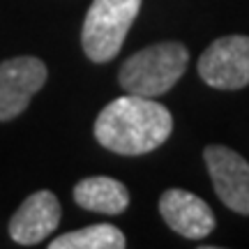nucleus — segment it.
<instances>
[{
    "mask_svg": "<svg viewBox=\"0 0 249 249\" xmlns=\"http://www.w3.org/2000/svg\"><path fill=\"white\" fill-rule=\"evenodd\" d=\"M173 118L152 97L124 95L113 99L95 120V139L102 148L118 155H145L166 143Z\"/></svg>",
    "mask_w": 249,
    "mask_h": 249,
    "instance_id": "nucleus-1",
    "label": "nucleus"
},
{
    "mask_svg": "<svg viewBox=\"0 0 249 249\" xmlns=\"http://www.w3.org/2000/svg\"><path fill=\"white\" fill-rule=\"evenodd\" d=\"M189 53L180 42H160L136 51L123 62L118 81L127 92L141 97H160L169 92L185 74Z\"/></svg>",
    "mask_w": 249,
    "mask_h": 249,
    "instance_id": "nucleus-2",
    "label": "nucleus"
},
{
    "mask_svg": "<svg viewBox=\"0 0 249 249\" xmlns=\"http://www.w3.org/2000/svg\"><path fill=\"white\" fill-rule=\"evenodd\" d=\"M141 9V0H92L81 44L92 62H108L123 49V42Z\"/></svg>",
    "mask_w": 249,
    "mask_h": 249,
    "instance_id": "nucleus-3",
    "label": "nucleus"
},
{
    "mask_svg": "<svg viewBox=\"0 0 249 249\" xmlns=\"http://www.w3.org/2000/svg\"><path fill=\"white\" fill-rule=\"evenodd\" d=\"M198 76L217 90H240L249 83V37L214 39L198 58Z\"/></svg>",
    "mask_w": 249,
    "mask_h": 249,
    "instance_id": "nucleus-4",
    "label": "nucleus"
},
{
    "mask_svg": "<svg viewBox=\"0 0 249 249\" xmlns=\"http://www.w3.org/2000/svg\"><path fill=\"white\" fill-rule=\"evenodd\" d=\"M46 65L33 55L0 62V120L21 116L46 83Z\"/></svg>",
    "mask_w": 249,
    "mask_h": 249,
    "instance_id": "nucleus-5",
    "label": "nucleus"
},
{
    "mask_svg": "<svg viewBox=\"0 0 249 249\" xmlns=\"http://www.w3.org/2000/svg\"><path fill=\"white\" fill-rule=\"evenodd\" d=\"M203 160L213 178L214 192L226 208L233 213L249 214V164L231 148L210 145L205 148Z\"/></svg>",
    "mask_w": 249,
    "mask_h": 249,
    "instance_id": "nucleus-6",
    "label": "nucleus"
},
{
    "mask_svg": "<svg viewBox=\"0 0 249 249\" xmlns=\"http://www.w3.org/2000/svg\"><path fill=\"white\" fill-rule=\"evenodd\" d=\"M60 224V201L53 192L42 189L30 194L9 219V235L18 245H39Z\"/></svg>",
    "mask_w": 249,
    "mask_h": 249,
    "instance_id": "nucleus-7",
    "label": "nucleus"
},
{
    "mask_svg": "<svg viewBox=\"0 0 249 249\" xmlns=\"http://www.w3.org/2000/svg\"><path fill=\"white\" fill-rule=\"evenodd\" d=\"M160 213L173 231L189 240H203L214 229L210 205L187 189H166L160 198Z\"/></svg>",
    "mask_w": 249,
    "mask_h": 249,
    "instance_id": "nucleus-8",
    "label": "nucleus"
},
{
    "mask_svg": "<svg viewBox=\"0 0 249 249\" xmlns=\"http://www.w3.org/2000/svg\"><path fill=\"white\" fill-rule=\"evenodd\" d=\"M74 201L90 213L120 214L129 205V192L123 182L107 176L83 178L74 185Z\"/></svg>",
    "mask_w": 249,
    "mask_h": 249,
    "instance_id": "nucleus-9",
    "label": "nucleus"
},
{
    "mask_svg": "<svg viewBox=\"0 0 249 249\" xmlns=\"http://www.w3.org/2000/svg\"><path fill=\"white\" fill-rule=\"evenodd\" d=\"M124 235L113 224H95L79 231L65 233L49 242L51 249H123Z\"/></svg>",
    "mask_w": 249,
    "mask_h": 249,
    "instance_id": "nucleus-10",
    "label": "nucleus"
}]
</instances>
